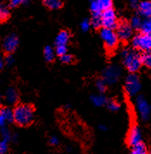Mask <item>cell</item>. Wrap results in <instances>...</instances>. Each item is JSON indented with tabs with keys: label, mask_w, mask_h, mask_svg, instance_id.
Listing matches in <instances>:
<instances>
[{
	"label": "cell",
	"mask_w": 151,
	"mask_h": 154,
	"mask_svg": "<svg viewBox=\"0 0 151 154\" xmlns=\"http://www.w3.org/2000/svg\"><path fill=\"white\" fill-rule=\"evenodd\" d=\"M148 148L144 143L141 142L132 147L131 154H148Z\"/></svg>",
	"instance_id": "e0dca14e"
},
{
	"label": "cell",
	"mask_w": 151,
	"mask_h": 154,
	"mask_svg": "<svg viewBox=\"0 0 151 154\" xmlns=\"http://www.w3.org/2000/svg\"><path fill=\"white\" fill-rule=\"evenodd\" d=\"M125 91L126 94L130 96L133 97L139 94L142 88V83L140 81V78L138 77L136 73H131L125 80Z\"/></svg>",
	"instance_id": "3957f363"
},
{
	"label": "cell",
	"mask_w": 151,
	"mask_h": 154,
	"mask_svg": "<svg viewBox=\"0 0 151 154\" xmlns=\"http://www.w3.org/2000/svg\"><path fill=\"white\" fill-rule=\"evenodd\" d=\"M106 105H107L108 109L112 111V112H116L117 110H119V108H120L119 103L117 101H116L115 100H110L109 101H107Z\"/></svg>",
	"instance_id": "484cf974"
},
{
	"label": "cell",
	"mask_w": 151,
	"mask_h": 154,
	"mask_svg": "<svg viewBox=\"0 0 151 154\" xmlns=\"http://www.w3.org/2000/svg\"><path fill=\"white\" fill-rule=\"evenodd\" d=\"M96 87L97 88H98V90L100 92V93H104V92H105V90H106L107 84L105 83V82L102 79V80H98L97 82Z\"/></svg>",
	"instance_id": "f546056e"
},
{
	"label": "cell",
	"mask_w": 151,
	"mask_h": 154,
	"mask_svg": "<svg viewBox=\"0 0 151 154\" xmlns=\"http://www.w3.org/2000/svg\"><path fill=\"white\" fill-rule=\"evenodd\" d=\"M14 122L20 126L30 125L34 119V108L28 104L17 106L13 110Z\"/></svg>",
	"instance_id": "7a4b0ae2"
},
{
	"label": "cell",
	"mask_w": 151,
	"mask_h": 154,
	"mask_svg": "<svg viewBox=\"0 0 151 154\" xmlns=\"http://www.w3.org/2000/svg\"><path fill=\"white\" fill-rule=\"evenodd\" d=\"M43 54H44L45 60L48 63L52 62L55 59V50L51 46H46L45 49H44Z\"/></svg>",
	"instance_id": "ffe728a7"
},
{
	"label": "cell",
	"mask_w": 151,
	"mask_h": 154,
	"mask_svg": "<svg viewBox=\"0 0 151 154\" xmlns=\"http://www.w3.org/2000/svg\"><path fill=\"white\" fill-rule=\"evenodd\" d=\"M148 154H151V152H148Z\"/></svg>",
	"instance_id": "60d3db41"
},
{
	"label": "cell",
	"mask_w": 151,
	"mask_h": 154,
	"mask_svg": "<svg viewBox=\"0 0 151 154\" xmlns=\"http://www.w3.org/2000/svg\"><path fill=\"white\" fill-rule=\"evenodd\" d=\"M141 57H142V64L147 68L151 69V50L143 52V54L141 55Z\"/></svg>",
	"instance_id": "44dd1931"
},
{
	"label": "cell",
	"mask_w": 151,
	"mask_h": 154,
	"mask_svg": "<svg viewBox=\"0 0 151 154\" xmlns=\"http://www.w3.org/2000/svg\"><path fill=\"white\" fill-rule=\"evenodd\" d=\"M68 52V47L67 45H56L55 47V53L59 56H62Z\"/></svg>",
	"instance_id": "83f0119b"
},
{
	"label": "cell",
	"mask_w": 151,
	"mask_h": 154,
	"mask_svg": "<svg viewBox=\"0 0 151 154\" xmlns=\"http://www.w3.org/2000/svg\"><path fill=\"white\" fill-rule=\"evenodd\" d=\"M4 64H5V60H4V58H3L2 56H0V70L3 69Z\"/></svg>",
	"instance_id": "f35d334b"
},
{
	"label": "cell",
	"mask_w": 151,
	"mask_h": 154,
	"mask_svg": "<svg viewBox=\"0 0 151 154\" xmlns=\"http://www.w3.org/2000/svg\"><path fill=\"white\" fill-rule=\"evenodd\" d=\"M140 29H141L142 33H143V34L151 35V17L143 20V23H142Z\"/></svg>",
	"instance_id": "d6986e66"
},
{
	"label": "cell",
	"mask_w": 151,
	"mask_h": 154,
	"mask_svg": "<svg viewBox=\"0 0 151 154\" xmlns=\"http://www.w3.org/2000/svg\"><path fill=\"white\" fill-rule=\"evenodd\" d=\"M49 143L52 145V146H58L59 144H60V140L59 139L56 137V136H53V137H51L50 138V140H49Z\"/></svg>",
	"instance_id": "e575fe53"
},
{
	"label": "cell",
	"mask_w": 151,
	"mask_h": 154,
	"mask_svg": "<svg viewBox=\"0 0 151 154\" xmlns=\"http://www.w3.org/2000/svg\"><path fill=\"white\" fill-rule=\"evenodd\" d=\"M117 35L119 40L122 41H128L131 38L133 35V29L131 24L127 22L123 21L117 24Z\"/></svg>",
	"instance_id": "9c48e42d"
},
{
	"label": "cell",
	"mask_w": 151,
	"mask_h": 154,
	"mask_svg": "<svg viewBox=\"0 0 151 154\" xmlns=\"http://www.w3.org/2000/svg\"><path fill=\"white\" fill-rule=\"evenodd\" d=\"M0 105H1V100H0Z\"/></svg>",
	"instance_id": "b9f144b4"
},
{
	"label": "cell",
	"mask_w": 151,
	"mask_h": 154,
	"mask_svg": "<svg viewBox=\"0 0 151 154\" xmlns=\"http://www.w3.org/2000/svg\"><path fill=\"white\" fill-rule=\"evenodd\" d=\"M132 46L137 50L143 52L151 50V35L148 34H138L132 38Z\"/></svg>",
	"instance_id": "277c9868"
},
{
	"label": "cell",
	"mask_w": 151,
	"mask_h": 154,
	"mask_svg": "<svg viewBox=\"0 0 151 154\" xmlns=\"http://www.w3.org/2000/svg\"><path fill=\"white\" fill-rule=\"evenodd\" d=\"M121 69L116 65H110L103 71V80L107 85L117 83L121 76Z\"/></svg>",
	"instance_id": "5b68a950"
},
{
	"label": "cell",
	"mask_w": 151,
	"mask_h": 154,
	"mask_svg": "<svg viewBox=\"0 0 151 154\" xmlns=\"http://www.w3.org/2000/svg\"><path fill=\"white\" fill-rule=\"evenodd\" d=\"M129 2H130V5H131L132 7H137L138 0H129Z\"/></svg>",
	"instance_id": "74e56055"
},
{
	"label": "cell",
	"mask_w": 151,
	"mask_h": 154,
	"mask_svg": "<svg viewBox=\"0 0 151 154\" xmlns=\"http://www.w3.org/2000/svg\"><path fill=\"white\" fill-rule=\"evenodd\" d=\"M121 57L124 67L130 73H137L143 65L141 55L136 49H124L121 52Z\"/></svg>",
	"instance_id": "6da1fadb"
},
{
	"label": "cell",
	"mask_w": 151,
	"mask_h": 154,
	"mask_svg": "<svg viewBox=\"0 0 151 154\" xmlns=\"http://www.w3.org/2000/svg\"><path fill=\"white\" fill-rule=\"evenodd\" d=\"M29 0H11V7H17L23 4H26Z\"/></svg>",
	"instance_id": "d6a6232c"
},
{
	"label": "cell",
	"mask_w": 151,
	"mask_h": 154,
	"mask_svg": "<svg viewBox=\"0 0 151 154\" xmlns=\"http://www.w3.org/2000/svg\"><path fill=\"white\" fill-rule=\"evenodd\" d=\"M99 8L101 9V11H105L112 8L113 5V0H96Z\"/></svg>",
	"instance_id": "7402d4cb"
},
{
	"label": "cell",
	"mask_w": 151,
	"mask_h": 154,
	"mask_svg": "<svg viewBox=\"0 0 151 154\" xmlns=\"http://www.w3.org/2000/svg\"><path fill=\"white\" fill-rule=\"evenodd\" d=\"M5 100L9 104H15L18 100L17 91L13 88H9L5 94Z\"/></svg>",
	"instance_id": "5bb4252c"
},
{
	"label": "cell",
	"mask_w": 151,
	"mask_h": 154,
	"mask_svg": "<svg viewBox=\"0 0 151 154\" xmlns=\"http://www.w3.org/2000/svg\"><path fill=\"white\" fill-rule=\"evenodd\" d=\"M90 26H91V22H90L88 19H84V20L81 22L80 28H81V29H82L83 31H87L90 29Z\"/></svg>",
	"instance_id": "836d02e7"
},
{
	"label": "cell",
	"mask_w": 151,
	"mask_h": 154,
	"mask_svg": "<svg viewBox=\"0 0 151 154\" xmlns=\"http://www.w3.org/2000/svg\"><path fill=\"white\" fill-rule=\"evenodd\" d=\"M91 101L92 103L96 106H102L106 105V98L102 94H93L91 96Z\"/></svg>",
	"instance_id": "9a60e30c"
},
{
	"label": "cell",
	"mask_w": 151,
	"mask_h": 154,
	"mask_svg": "<svg viewBox=\"0 0 151 154\" xmlns=\"http://www.w3.org/2000/svg\"><path fill=\"white\" fill-rule=\"evenodd\" d=\"M142 23H143V20L141 18L140 16H134L132 18H131V26L132 29H141L142 26Z\"/></svg>",
	"instance_id": "603a6c76"
},
{
	"label": "cell",
	"mask_w": 151,
	"mask_h": 154,
	"mask_svg": "<svg viewBox=\"0 0 151 154\" xmlns=\"http://www.w3.org/2000/svg\"><path fill=\"white\" fill-rule=\"evenodd\" d=\"M60 59H61V61H62V63H65V64H69V63H73V61H74V58H73V56H71V55H69V54H65V55H63V56H60Z\"/></svg>",
	"instance_id": "1f68e13d"
},
{
	"label": "cell",
	"mask_w": 151,
	"mask_h": 154,
	"mask_svg": "<svg viewBox=\"0 0 151 154\" xmlns=\"http://www.w3.org/2000/svg\"><path fill=\"white\" fill-rule=\"evenodd\" d=\"M42 2L50 10H58L63 5L62 0H42Z\"/></svg>",
	"instance_id": "2e32d148"
},
{
	"label": "cell",
	"mask_w": 151,
	"mask_h": 154,
	"mask_svg": "<svg viewBox=\"0 0 151 154\" xmlns=\"http://www.w3.org/2000/svg\"><path fill=\"white\" fill-rule=\"evenodd\" d=\"M18 46V38L14 34L7 35L3 42V49L5 52L11 54L14 52Z\"/></svg>",
	"instance_id": "30bf717a"
},
{
	"label": "cell",
	"mask_w": 151,
	"mask_h": 154,
	"mask_svg": "<svg viewBox=\"0 0 151 154\" xmlns=\"http://www.w3.org/2000/svg\"><path fill=\"white\" fill-rule=\"evenodd\" d=\"M91 25L94 29H99L102 26L100 15H92V18L91 20Z\"/></svg>",
	"instance_id": "d4e9b609"
},
{
	"label": "cell",
	"mask_w": 151,
	"mask_h": 154,
	"mask_svg": "<svg viewBox=\"0 0 151 154\" xmlns=\"http://www.w3.org/2000/svg\"><path fill=\"white\" fill-rule=\"evenodd\" d=\"M100 17H101L103 28L114 29L117 27L118 22H117V15L112 8L103 11L100 14Z\"/></svg>",
	"instance_id": "8992f818"
},
{
	"label": "cell",
	"mask_w": 151,
	"mask_h": 154,
	"mask_svg": "<svg viewBox=\"0 0 151 154\" xmlns=\"http://www.w3.org/2000/svg\"><path fill=\"white\" fill-rule=\"evenodd\" d=\"M10 17V10L3 3H0V23L6 21Z\"/></svg>",
	"instance_id": "ac0fdd59"
},
{
	"label": "cell",
	"mask_w": 151,
	"mask_h": 154,
	"mask_svg": "<svg viewBox=\"0 0 151 154\" xmlns=\"http://www.w3.org/2000/svg\"><path fill=\"white\" fill-rule=\"evenodd\" d=\"M70 35L67 30H62L55 38V45H67Z\"/></svg>",
	"instance_id": "4fadbf2b"
},
{
	"label": "cell",
	"mask_w": 151,
	"mask_h": 154,
	"mask_svg": "<svg viewBox=\"0 0 151 154\" xmlns=\"http://www.w3.org/2000/svg\"><path fill=\"white\" fill-rule=\"evenodd\" d=\"M100 36L107 49H115L118 44L119 39L114 29L103 28L100 31Z\"/></svg>",
	"instance_id": "52a82bcc"
},
{
	"label": "cell",
	"mask_w": 151,
	"mask_h": 154,
	"mask_svg": "<svg viewBox=\"0 0 151 154\" xmlns=\"http://www.w3.org/2000/svg\"><path fill=\"white\" fill-rule=\"evenodd\" d=\"M98 128H99L101 131H106V130H107V127H106V126H104V125H100Z\"/></svg>",
	"instance_id": "ab89813d"
},
{
	"label": "cell",
	"mask_w": 151,
	"mask_h": 154,
	"mask_svg": "<svg viewBox=\"0 0 151 154\" xmlns=\"http://www.w3.org/2000/svg\"><path fill=\"white\" fill-rule=\"evenodd\" d=\"M127 141L129 146H131V147L135 146L136 145L142 142V133L140 128L137 125L131 126L130 133L128 134Z\"/></svg>",
	"instance_id": "8fae6325"
},
{
	"label": "cell",
	"mask_w": 151,
	"mask_h": 154,
	"mask_svg": "<svg viewBox=\"0 0 151 154\" xmlns=\"http://www.w3.org/2000/svg\"><path fill=\"white\" fill-rule=\"evenodd\" d=\"M90 8H91L92 12V15H100L101 12H102V11H101V9L98 6V5L96 0H93V1L91 2V6H90Z\"/></svg>",
	"instance_id": "4316f807"
},
{
	"label": "cell",
	"mask_w": 151,
	"mask_h": 154,
	"mask_svg": "<svg viewBox=\"0 0 151 154\" xmlns=\"http://www.w3.org/2000/svg\"><path fill=\"white\" fill-rule=\"evenodd\" d=\"M0 133H1L2 138L4 140H7L10 141V140H11V133H10V131L8 130L6 126H3L2 128H0Z\"/></svg>",
	"instance_id": "4dcf8cb0"
},
{
	"label": "cell",
	"mask_w": 151,
	"mask_h": 154,
	"mask_svg": "<svg viewBox=\"0 0 151 154\" xmlns=\"http://www.w3.org/2000/svg\"><path fill=\"white\" fill-rule=\"evenodd\" d=\"M9 146V140H3L0 141V154H5Z\"/></svg>",
	"instance_id": "f1b7e54d"
},
{
	"label": "cell",
	"mask_w": 151,
	"mask_h": 154,
	"mask_svg": "<svg viewBox=\"0 0 151 154\" xmlns=\"http://www.w3.org/2000/svg\"><path fill=\"white\" fill-rule=\"evenodd\" d=\"M5 123H6V119L0 110V128H2L3 126H5Z\"/></svg>",
	"instance_id": "d590c367"
},
{
	"label": "cell",
	"mask_w": 151,
	"mask_h": 154,
	"mask_svg": "<svg viewBox=\"0 0 151 154\" xmlns=\"http://www.w3.org/2000/svg\"><path fill=\"white\" fill-rule=\"evenodd\" d=\"M1 112L4 114L5 118L6 119V122H13L14 121V114L13 110L10 108H3L1 109Z\"/></svg>",
	"instance_id": "cb8c5ba5"
},
{
	"label": "cell",
	"mask_w": 151,
	"mask_h": 154,
	"mask_svg": "<svg viewBox=\"0 0 151 154\" xmlns=\"http://www.w3.org/2000/svg\"><path fill=\"white\" fill-rule=\"evenodd\" d=\"M136 107L138 114L143 120H147L149 118L151 112L150 105L143 96H137L136 99Z\"/></svg>",
	"instance_id": "ba28073f"
},
{
	"label": "cell",
	"mask_w": 151,
	"mask_h": 154,
	"mask_svg": "<svg viewBox=\"0 0 151 154\" xmlns=\"http://www.w3.org/2000/svg\"><path fill=\"white\" fill-rule=\"evenodd\" d=\"M5 62L6 63L7 65L11 66V65H12L14 63V58L11 56V55H8V56H6V58H5Z\"/></svg>",
	"instance_id": "8d00e7d4"
},
{
	"label": "cell",
	"mask_w": 151,
	"mask_h": 154,
	"mask_svg": "<svg viewBox=\"0 0 151 154\" xmlns=\"http://www.w3.org/2000/svg\"><path fill=\"white\" fill-rule=\"evenodd\" d=\"M138 11L142 17L145 18L151 17V1L145 0L141 3H139L137 5Z\"/></svg>",
	"instance_id": "7c38bea8"
}]
</instances>
